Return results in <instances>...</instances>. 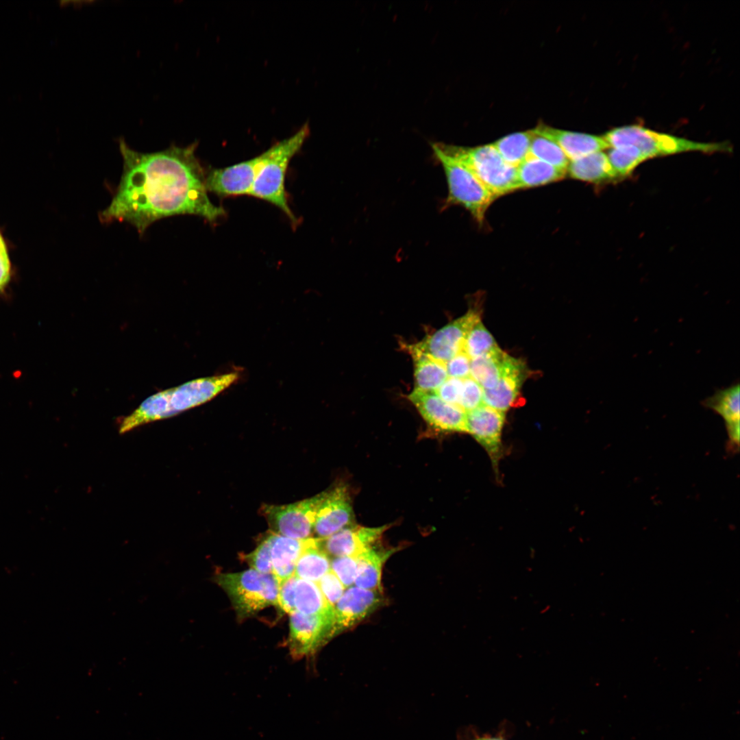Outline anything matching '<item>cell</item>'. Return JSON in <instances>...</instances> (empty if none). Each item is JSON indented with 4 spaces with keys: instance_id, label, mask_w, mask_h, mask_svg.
<instances>
[{
    "instance_id": "21",
    "label": "cell",
    "mask_w": 740,
    "mask_h": 740,
    "mask_svg": "<svg viewBox=\"0 0 740 740\" xmlns=\"http://www.w3.org/2000/svg\"><path fill=\"white\" fill-rule=\"evenodd\" d=\"M567 173L573 179L597 185L621 180L603 151L569 161Z\"/></svg>"
},
{
    "instance_id": "18",
    "label": "cell",
    "mask_w": 740,
    "mask_h": 740,
    "mask_svg": "<svg viewBox=\"0 0 740 740\" xmlns=\"http://www.w3.org/2000/svg\"><path fill=\"white\" fill-rule=\"evenodd\" d=\"M740 388L739 384L717 390L713 395L702 402V405L722 417L725 423L728 449L735 453L739 449L740 434Z\"/></svg>"
},
{
    "instance_id": "40",
    "label": "cell",
    "mask_w": 740,
    "mask_h": 740,
    "mask_svg": "<svg viewBox=\"0 0 740 740\" xmlns=\"http://www.w3.org/2000/svg\"><path fill=\"white\" fill-rule=\"evenodd\" d=\"M6 250H7V248H6V245H5V241H4L3 238V236H1V234H0V252L3 251H6Z\"/></svg>"
},
{
    "instance_id": "7",
    "label": "cell",
    "mask_w": 740,
    "mask_h": 740,
    "mask_svg": "<svg viewBox=\"0 0 740 740\" xmlns=\"http://www.w3.org/2000/svg\"><path fill=\"white\" fill-rule=\"evenodd\" d=\"M215 580L229 596L239 619L248 617L267 606H278L280 584L272 574L250 569L220 574Z\"/></svg>"
},
{
    "instance_id": "19",
    "label": "cell",
    "mask_w": 740,
    "mask_h": 740,
    "mask_svg": "<svg viewBox=\"0 0 740 740\" xmlns=\"http://www.w3.org/2000/svg\"><path fill=\"white\" fill-rule=\"evenodd\" d=\"M270 543L272 574L280 584L294 576L296 563L301 554L314 544L317 538L296 539L274 532L267 535Z\"/></svg>"
},
{
    "instance_id": "3",
    "label": "cell",
    "mask_w": 740,
    "mask_h": 740,
    "mask_svg": "<svg viewBox=\"0 0 740 740\" xmlns=\"http://www.w3.org/2000/svg\"><path fill=\"white\" fill-rule=\"evenodd\" d=\"M309 132V127L306 124L293 135L258 156L257 171L249 194L275 206L293 223H296L297 219L288 204L285 176L291 159L300 150Z\"/></svg>"
},
{
    "instance_id": "9",
    "label": "cell",
    "mask_w": 740,
    "mask_h": 740,
    "mask_svg": "<svg viewBox=\"0 0 740 740\" xmlns=\"http://www.w3.org/2000/svg\"><path fill=\"white\" fill-rule=\"evenodd\" d=\"M480 320V312L478 309L471 308L464 315L421 341L407 345V349L418 352L445 364L463 351L464 341L468 332Z\"/></svg>"
},
{
    "instance_id": "10",
    "label": "cell",
    "mask_w": 740,
    "mask_h": 740,
    "mask_svg": "<svg viewBox=\"0 0 740 740\" xmlns=\"http://www.w3.org/2000/svg\"><path fill=\"white\" fill-rule=\"evenodd\" d=\"M355 523L350 493L346 484L339 482L324 491L313 528L317 538H327Z\"/></svg>"
},
{
    "instance_id": "16",
    "label": "cell",
    "mask_w": 740,
    "mask_h": 740,
    "mask_svg": "<svg viewBox=\"0 0 740 740\" xmlns=\"http://www.w3.org/2000/svg\"><path fill=\"white\" fill-rule=\"evenodd\" d=\"M259 157L223 168L212 169L206 176L208 192L220 197L248 195L255 180Z\"/></svg>"
},
{
    "instance_id": "31",
    "label": "cell",
    "mask_w": 740,
    "mask_h": 740,
    "mask_svg": "<svg viewBox=\"0 0 740 740\" xmlns=\"http://www.w3.org/2000/svg\"><path fill=\"white\" fill-rule=\"evenodd\" d=\"M498 347L491 334L480 320L468 332L464 341L463 352L471 359Z\"/></svg>"
},
{
    "instance_id": "28",
    "label": "cell",
    "mask_w": 740,
    "mask_h": 740,
    "mask_svg": "<svg viewBox=\"0 0 740 740\" xmlns=\"http://www.w3.org/2000/svg\"><path fill=\"white\" fill-rule=\"evenodd\" d=\"M532 130L505 136L492 143L502 159L517 167L529 155Z\"/></svg>"
},
{
    "instance_id": "33",
    "label": "cell",
    "mask_w": 740,
    "mask_h": 740,
    "mask_svg": "<svg viewBox=\"0 0 740 740\" xmlns=\"http://www.w3.org/2000/svg\"><path fill=\"white\" fill-rule=\"evenodd\" d=\"M482 404V387L470 376L463 380L459 407L467 412Z\"/></svg>"
},
{
    "instance_id": "12",
    "label": "cell",
    "mask_w": 740,
    "mask_h": 740,
    "mask_svg": "<svg viewBox=\"0 0 740 740\" xmlns=\"http://www.w3.org/2000/svg\"><path fill=\"white\" fill-rule=\"evenodd\" d=\"M467 433L486 451L497 473L499 462L503 456L502 432L505 413L485 404L466 412Z\"/></svg>"
},
{
    "instance_id": "2",
    "label": "cell",
    "mask_w": 740,
    "mask_h": 740,
    "mask_svg": "<svg viewBox=\"0 0 740 740\" xmlns=\"http://www.w3.org/2000/svg\"><path fill=\"white\" fill-rule=\"evenodd\" d=\"M240 379L237 371L195 379L178 386L158 392L143 401L122 419L119 432H127L145 423L173 417L200 406Z\"/></svg>"
},
{
    "instance_id": "30",
    "label": "cell",
    "mask_w": 740,
    "mask_h": 740,
    "mask_svg": "<svg viewBox=\"0 0 740 740\" xmlns=\"http://www.w3.org/2000/svg\"><path fill=\"white\" fill-rule=\"evenodd\" d=\"M607 156L613 171L621 180L630 176L639 164L648 160L637 147L632 145L613 147Z\"/></svg>"
},
{
    "instance_id": "32",
    "label": "cell",
    "mask_w": 740,
    "mask_h": 740,
    "mask_svg": "<svg viewBox=\"0 0 740 740\" xmlns=\"http://www.w3.org/2000/svg\"><path fill=\"white\" fill-rule=\"evenodd\" d=\"M358 560L356 557H334L331 561L330 570L347 589L354 584L357 575Z\"/></svg>"
},
{
    "instance_id": "11",
    "label": "cell",
    "mask_w": 740,
    "mask_h": 740,
    "mask_svg": "<svg viewBox=\"0 0 740 740\" xmlns=\"http://www.w3.org/2000/svg\"><path fill=\"white\" fill-rule=\"evenodd\" d=\"M332 617L291 613L288 643L292 657L298 659L312 654L332 637Z\"/></svg>"
},
{
    "instance_id": "26",
    "label": "cell",
    "mask_w": 740,
    "mask_h": 740,
    "mask_svg": "<svg viewBox=\"0 0 740 740\" xmlns=\"http://www.w3.org/2000/svg\"><path fill=\"white\" fill-rule=\"evenodd\" d=\"M506 354L498 347L489 353L471 358L470 377L483 389L495 388L502 376Z\"/></svg>"
},
{
    "instance_id": "14",
    "label": "cell",
    "mask_w": 740,
    "mask_h": 740,
    "mask_svg": "<svg viewBox=\"0 0 740 740\" xmlns=\"http://www.w3.org/2000/svg\"><path fill=\"white\" fill-rule=\"evenodd\" d=\"M382 592L352 586L334 606L331 637L356 625L382 603Z\"/></svg>"
},
{
    "instance_id": "4",
    "label": "cell",
    "mask_w": 740,
    "mask_h": 740,
    "mask_svg": "<svg viewBox=\"0 0 740 740\" xmlns=\"http://www.w3.org/2000/svg\"><path fill=\"white\" fill-rule=\"evenodd\" d=\"M610 148L632 145L648 160L685 152L713 153L728 152V143H701L656 132L642 125H629L613 128L602 136Z\"/></svg>"
},
{
    "instance_id": "39",
    "label": "cell",
    "mask_w": 740,
    "mask_h": 740,
    "mask_svg": "<svg viewBox=\"0 0 740 740\" xmlns=\"http://www.w3.org/2000/svg\"><path fill=\"white\" fill-rule=\"evenodd\" d=\"M473 740H505V739H503V738H501L500 737L484 736V737H477V738H476V739H474Z\"/></svg>"
},
{
    "instance_id": "15",
    "label": "cell",
    "mask_w": 740,
    "mask_h": 740,
    "mask_svg": "<svg viewBox=\"0 0 740 740\" xmlns=\"http://www.w3.org/2000/svg\"><path fill=\"white\" fill-rule=\"evenodd\" d=\"M528 371L525 362L506 354L497 386L483 389V404L502 412L521 406L520 390Z\"/></svg>"
},
{
    "instance_id": "17",
    "label": "cell",
    "mask_w": 740,
    "mask_h": 740,
    "mask_svg": "<svg viewBox=\"0 0 740 740\" xmlns=\"http://www.w3.org/2000/svg\"><path fill=\"white\" fill-rule=\"evenodd\" d=\"M389 525L364 527L356 523L347 526L331 536L321 539V546L327 554L334 557H358L368 548L376 545Z\"/></svg>"
},
{
    "instance_id": "20",
    "label": "cell",
    "mask_w": 740,
    "mask_h": 740,
    "mask_svg": "<svg viewBox=\"0 0 740 740\" xmlns=\"http://www.w3.org/2000/svg\"><path fill=\"white\" fill-rule=\"evenodd\" d=\"M533 130L554 141L569 161L610 148L603 136L567 131L544 125H539Z\"/></svg>"
},
{
    "instance_id": "24",
    "label": "cell",
    "mask_w": 740,
    "mask_h": 740,
    "mask_svg": "<svg viewBox=\"0 0 740 740\" xmlns=\"http://www.w3.org/2000/svg\"><path fill=\"white\" fill-rule=\"evenodd\" d=\"M408 351L414 362L415 388L435 392L449 378L445 364L418 352Z\"/></svg>"
},
{
    "instance_id": "22",
    "label": "cell",
    "mask_w": 740,
    "mask_h": 740,
    "mask_svg": "<svg viewBox=\"0 0 740 740\" xmlns=\"http://www.w3.org/2000/svg\"><path fill=\"white\" fill-rule=\"evenodd\" d=\"M397 548H380L377 545L368 548L357 558L358 569L354 585L365 589L382 592V571L386 560Z\"/></svg>"
},
{
    "instance_id": "23",
    "label": "cell",
    "mask_w": 740,
    "mask_h": 740,
    "mask_svg": "<svg viewBox=\"0 0 740 740\" xmlns=\"http://www.w3.org/2000/svg\"><path fill=\"white\" fill-rule=\"evenodd\" d=\"M519 188H532L563 180L567 171L556 168L530 155L517 166Z\"/></svg>"
},
{
    "instance_id": "1",
    "label": "cell",
    "mask_w": 740,
    "mask_h": 740,
    "mask_svg": "<svg viewBox=\"0 0 740 740\" xmlns=\"http://www.w3.org/2000/svg\"><path fill=\"white\" fill-rule=\"evenodd\" d=\"M119 145L123 172L110 204L99 214L101 223L125 222L143 235L169 217L190 214L214 222L225 216L208 197L197 143L152 153L136 151L123 139Z\"/></svg>"
},
{
    "instance_id": "8",
    "label": "cell",
    "mask_w": 740,
    "mask_h": 740,
    "mask_svg": "<svg viewBox=\"0 0 740 740\" xmlns=\"http://www.w3.org/2000/svg\"><path fill=\"white\" fill-rule=\"evenodd\" d=\"M323 492L310 498L285 505L262 506L263 515L273 532L296 539L312 537L314 523Z\"/></svg>"
},
{
    "instance_id": "35",
    "label": "cell",
    "mask_w": 740,
    "mask_h": 740,
    "mask_svg": "<svg viewBox=\"0 0 740 740\" xmlns=\"http://www.w3.org/2000/svg\"><path fill=\"white\" fill-rule=\"evenodd\" d=\"M317 584L327 602L334 608L346 588L331 570Z\"/></svg>"
},
{
    "instance_id": "36",
    "label": "cell",
    "mask_w": 740,
    "mask_h": 740,
    "mask_svg": "<svg viewBox=\"0 0 740 740\" xmlns=\"http://www.w3.org/2000/svg\"><path fill=\"white\" fill-rule=\"evenodd\" d=\"M297 578L295 576L284 580L280 584L278 606L289 615L295 611V596Z\"/></svg>"
},
{
    "instance_id": "6",
    "label": "cell",
    "mask_w": 740,
    "mask_h": 740,
    "mask_svg": "<svg viewBox=\"0 0 740 740\" xmlns=\"http://www.w3.org/2000/svg\"><path fill=\"white\" fill-rule=\"evenodd\" d=\"M439 144L470 170L496 198L519 189L517 167L506 162L492 143L476 147Z\"/></svg>"
},
{
    "instance_id": "27",
    "label": "cell",
    "mask_w": 740,
    "mask_h": 740,
    "mask_svg": "<svg viewBox=\"0 0 740 740\" xmlns=\"http://www.w3.org/2000/svg\"><path fill=\"white\" fill-rule=\"evenodd\" d=\"M329 556L321 546V539L308 547L299 558L294 576L298 578L317 583L330 571Z\"/></svg>"
},
{
    "instance_id": "37",
    "label": "cell",
    "mask_w": 740,
    "mask_h": 740,
    "mask_svg": "<svg viewBox=\"0 0 740 740\" xmlns=\"http://www.w3.org/2000/svg\"><path fill=\"white\" fill-rule=\"evenodd\" d=\"M471 358L463 351L459 352L445 363L449 378L464 380L470 376Z\"/></svg>"
},
{
    "instance_id": "5",
    "label": "cell",
    "mask_w": 740,
    "mask_h": 740,
    "mask_svg": "<svg viewBox=\"0 0 740 740\" xmlns=\"http://www.w3.org/2000/svg\"><path fill=\"white\" fill-rule=\"evenodd\" d=\"M434 155L442 166L448 186L445 208L459 205L467 210L479 225L496 197L465 165L445 151L439 143L432 145Z\"/></svg>"
},
{
    "instance_id": "13",
    "label": "cell",
    "mask_w": 740,
    "mask_h": 740,
    "mask_svg": "<svg viewBox=\"0 0 740 740\" xmlns=\"http://www.w3.org/2000/svg\"><path fill=\"white\" fill-rule=\"evenodd\" d=\"M408 398L432 427L444 432L467 433L466 412L445 402L435 392L415 388Z\"/></svg>"
},
{
    "instance_id": "38",
    "label": "cell",
    "mask_w": 740,
    "mask_h": 740,
    "mask_svg": "<svg viewBox=\"0 0 740 740\" xmlns=\"http://www.w3.org/2000/svg\"><path fill=\"white\" fill-rule=\"evenodd\" d=\"M462 387L463 380L448 378L435 393L445 402L459 406Z\"/></svg>"
},
{
    "instance_id": "34",
    "label": "cell",
    "mask_w": 740,
    "mask_h": 740,
    "mask_svg": "<svg viewBox=\"0 0 740 740\" xmlns=\"http://www.w3.org/2000/svg\"><path fill=\"white\" fill-rule=\"evenodd\" d=\"M245 559L251 569L262 574H272L270 543L268 536L252 552L245 556Z\"/></svg>"
},
{
    "instance_id": "25",
    "label": "cell",
    "mask_w": 740,
    "mask_h": 740,
    "mask_svg": "<svg viewBox=\"0 0 740 740\" xmlns=\"http://www.w3.org/2000/svg\"><path fill=\"white\" fill-rule=\"evenodd\" d=\"M295 611L306 615L334 617V608L327 602L318 584L298 578L295 587Z\"/></svg>"
},
{
    "instance_id": "29",
    "label": "cell",
    "mask_w": 740,
    "mask_h": 740,
    "mask_svg": "<svg viewBox=\"0 0 740 740\" xmlns=\"http://www.w3.org/2000/svg\"><path fill=\"white\" fill-rule=\"evenodd\" d=\"M532 130L529 155L556 168L567 171L569 160L553 140Z\"/></svg>"
}]
</instances>
